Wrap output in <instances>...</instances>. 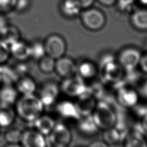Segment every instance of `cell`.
<instances>
[{"instance_id":"10","label":"cell","mask_w":147,"mask_h":147,"mask_svg":"<svg viewBox=\"0 0 147 147\" xmlns=\"http://www.w3.org/2000/svg\"><path fill=\"white\" fill-rule=\"evenodd\" d=\"M60 91V86L57 83L49 81L42 84L38 96L44 107H49L56 103Z\"/></svg>"},{"instance_id":"6","label":"cell","mask_w":147,"mask_h":147,"mask_svg":"<svg viewBox=\"0 0 147 147\" xmlns=\"http://www.w3.org/2000/svg\"><path fill=\"white\" fill-rule=\"evenodd\" d=\"M46 55L57 59L64 56L67 45L64 38L58 34L49 35L44 41Z\"/></svg>"},{"instance_id":"40","label":"cell","mask_w":147,"mask_h":147,"mask_svg":"<svg viewBox=\"0 0 147 147\" xmlns=\"http://www.w3.org/2000/svg\"><path fill=\"white\" fill-rule=\"evenodd\" d=\"M82 9L89 8L93 3L94 0H76Z\"/></svg>"},{"instance_id":"18","label":"cell","mask_w":147,"mask_h":147,"mask_svg":"<svg viewBox=\"0 0 147 147\" xmlns=\"http://www.w3.org/2000/svg\"><path fill=\"white\" fill-rule=\"evenodd\" d=\"M18 92L13 85L2 84L0 87V105L12 106L18 98Z\"/></svg>"},{"instance_id":"9","label":"cell","mask_w":147,"mask_h":147,"mask_svg":"<svg viewBox=\"0 0 147 147\" xmlns=\"http://www.w3.org/2000/svg\"><path fill=\"white\" fill-rule=\"evenodd\" d=\"M140 96L137 90L126 85L115 91V99L118 104L125 109H130L139 102Z\"/></svg>"},{"instance_id":"45","label":"cell","mask_w":147,"mask_h":147,"mask_svg":"<svg viewBox=\"0 0 147 147\" xmlns=\"http://www.w3.org/2000/svg\"><path fill=\"white\" fill-rule=\"evenodd\" d=\"M2 85V82H1V79H0V87H1V86Z\"/></svg>"},{"instance_id":"46","label":"cell","mask_w":147,"mask_h":147,"mask_svg":"<svg viewBox=\"0 0 147 147\" xmlns=\"http://www.w3.org/2000/svg\"><path fill=\"white\" fill-rule=\"evenodd\" d=\"M145 48H146V50H147V41H146V43H145Z\"/></svg>"},{"instance_id":"37","label":"cell","mask_w":147,"mask_h":147,"mask_svg":"<svg viewBox=\"0 0 147 147\" xmlns=\"http://www.w3.org/2000/svg\"><path fill=\"white\" fill-rule=\"evenodd\" d=\"M140 97L147 99V80L142 82L137 90Z\"/></svg>"},{"instance_id":"3","label":"cell","mask_w":147,"mask_h":147,"mask_svg":"<svg viewBox=\"0 0 147 147\" xmlns=\"http://www.w3.org/2000/svg\"><path fill=\"white\" fill-rule=\"evenodd\" d=\"M60 88V91L64 94L72 98H78L88 92V85L86 83L85 80L77 74L63 79Z\"/></svg>"},{"instance_id":"8","label":"cell","mask_w":147,"mask_h":147,"mask_svg":"<svg viewBox=\"0 0 147 147\" xmlns=\"http://www.w3.org/2000/svg\"><path fill=\"white\" fill-rule=\"evenodd\" d=\"M102 81L113 84L123 79L125 71L117 60L106 63L100 67Z\"/></svg>"},{"instance_id":"35","label":"cell","mask_w":147,"mask_h":147,"mask_svg":"<svg viewBox=\"0 0 147 147\" xmlns=\"http://www.w3.org/2000/svg\"><path fill=\"white\" fill-rule=\"evenodd\" d=\"M17 0H0V13H8L14 10Z\"/></svg>"},{"instance_id":"47","label":"cell","mask_w":147,"mask_h":147,"mask_svg":"<svg viewBox=\"0 0 147 147\" xmlns=\"http://www.w3.org/2000/svg\"><path fill=\"white\" fill-rule=\"evenodd\" d=\"M0 129H1V127H0Z\"/></svg>"},{"instance_id":"39","label":"cell","mask_w":147,"mask_h":147,"mask_svg":"<svg viewBox=\"0 0 147 147\" xmlns=\"http://www.w3.org/2000/svg\"><path fill=\"white\" fill-rule=\"evenodd\" d=\"M88 146L90 147H107L108 145L105 142V141L102 140H94L88 145Z\"/></svg>"},{"instance_id":"13","label":"cell","mask_w":147,"mask_h":147,"mask_svg":"<svg viewBox=\"0 0 147 147\" xmlns=\"http://www.w3.org/2000/svg\"><path fill=\"white\" fill-rule=\"evenodd\" d=\"M56 110L61 117L67 119L78 121L81 117L75 102L69 100H63L56 105Z\"/></svg>"},{"instance_id":"16","label":"cell","mask_w":147,"mask_h":147,"mask_svg":"<svg viewBox=\"0 0 147 147\" xmlns=\"http://www.w3.org/2000/svg\"><path fill=\"white\" fill-rule=\"evenodd\" d=\"M10 53L17 61H26L30 57L29 44L20 40L9 45Z\"/></svg>"},{"instance_id":"30","label":"cell","mask_w":147,"mask_h":147,"mask_svg":"<svg viewBox=\"0 0 147 147\" xmlns=\"http://www.w3.org/2000/svg\"><path fill=\"white\" fill-rule=\"evenodd\" d=\"M22 131L18 128L7 130L4 134V139L7 144H21Z\"/></svg>"},{"instance_id":"31","label":"cell","mask_w":147,"mask_h":147,"mask_svg":"<svg viewBox=\"0 0 147 147\" xmlns=\"http://www.w3.org/2000/svg\"><path fill=\"white\" fill-rule=\"evenodd\" d=\"M141 78V74L139 73L137 69L129 71H125L123 80L127 85L129 86L130 84H133L137 83Z\"/></svg>"},{"instance_id":"23","label":"cell","mask_w":147,"mask_h":147,"mask_svg":"<svg viewBox=\"0 0 147 147\" xmlns=\"http://www.w3.org/2000/svg\"><path fill=\"white\" fill-rule=\"evenodd\" d=\"M0 79L2 84L14 85L18 77L12 66L3 63L0 64Z\"/></svg>"},{"instance_id":"32","label":"cell","mask_w":147,"mask_h":147,"mask_svg":"<svg viewBox=\"0 0 147 147\" xmlns=\"http://www.w3.org/2000/svg\"><path fill=\"white\" fill-rule=\"evenodd\" d=\"M130 109L132 110L133 114L139 119H141L147 114V104L144 103H140L138 102Z\"/></svg>"},{"instance_id":"34","label":"cell","mask_w":147,"mask_h":147,"mask_svg":"<svg viewBox=\"0 0 147 147\" xmlns=\"http://www.w3.org/2000/svg\"><path fill=\"white\" fill-rule=\"evenodd\" d=\"M16 73L17 74L18 79L21 77L28 75L29 67L25 61H18V63L13 66Z\"/></svg>"},{"instance_id":"44","label":"cell","mask_w":147,"mask_h":147,"mask_svg":"<svg viewBox=\"0 0 147 147\" xmlns=\"http://www.w3.org/2000/svg\"><path fill=\"white\" fill-rule=\"evenodd\" d=\"M140 1L141 3L147 5V0H140Z\"/></svg>"},{"instance_id":"7","label":"cell","mask_w":147,"mask_h":147,"mask_svg":"<svg viewBox=\"0 0 147 147\" xmlns=\"http://www.w3.org/2000/svg\"><path fill=\"white\" fill-rule=\"evenodd\" d=\"M81 21L86 28L96 31L103 27L106 18L103 13L98 9L87 8L82 13Z\"/></svg>"},{"instance_id":"21","label":"cell","mask_w":147,"mask_h":147,"mask_svg":"<svg viewBox=\"0 0 147 147\" xmlns=\"http://www.w3.org/2000/svg\"><path fill=\"white\" fill-rule=\"evenodd\" d=\"M122 142L123 146L127 147L147 146V141L145 134L132 130L127 133Z\"/></svg>"},{"instance_id":"15","label":"cell","mask_w":147,"mask_h":147,"mask_svg":"<svg viewBox=\"0 0 147 147\" xmlns=\"http://www.w3.org/2000/svg\"><path fill=\"white\" fill-rule=\"evenodd\" d=\"M77 129L82 135L86 137L94 136L100 130L94 121L92 114L81 117L77 121Z\"/></svg>"},{"instance_id":"22","label":"cell","mask_w":147,"mask_h":147,"mask_svg":"<svg viewBox=\"0 0 147 147\" xmlns=\"http://www.w3.org/2000/svg\"><path fill=\"white\" fill-rule=\"evenodd\" d=\"M16 112L12 106L0 105V127L7 128L14 122Z\"/></svg>"},{"instance_id":"14","label":"cell","mask_w":147,"mask_h":147,"mask_svg":"<svg viewBox=\"0 0 147 147\" xmlns=\"http://www.w3.org/2000/svg\"><path fill=\"white\" fill-rule=\"evenodd\" d=\"M75 102L81 117L92 114L96 106L97 100L88 92L77 98Z\"/></svg>"},{"instance_id":"29","label":"cell","mask_w":147,"mask_h":147,"mask_svg":"<svg viewBox=\"0 0 147 147\" xmlns=\"http://www.w3.org/2000/svg\"><path fill=\"white\" fill-rule=\"evenodd\" d=\"M56 59L45 55L38 60L39 69L44 74H48L55 71Z\"/></svg>"},{"instance_id":"33","label":"cell","mask_w":147,"mask_h":147,"mask_svg":"<svg viewBox=\"0 0 147 147\" xmlns=\"http://www.w3.org/2000/svg\"><path fill=\"white\" fill-rule=\"evenodd\" d=\"M10 56L9 46L0 38V64L6 63Z\"/></svg>"},{"instance_id":"5","label":"cell","mask_w":147,"mask_h":147,"mask_svg":"<svg viewBox=\"0 0 147 147\" xmlns=\"http://www.w3.org/2000/svg\"><path fill=\"white\" fill-rule=\"evenodd\" d=\"M142 54L140 50L133 47H127L120 51L117 60L125 71L137 69L139 66Z\"/></svg>"},{"instance_id":"20","label":"cell","mask_w":147,"mask_h":147,"mask_svg":"<svg viewBox=\"0 0 147 147\" xmlns=\"http://www.w3.org/2000/svg\"><path fill=\"white\" fill-rule=\"evenodd\" d=\"M15 87L21 95L34 94L37 89L35 80L28 75L20 78L16 83Z\"/></svg>"},{"instance_id":"17","label":"cell","mask_w":147,"mask_h":147,"mask_svg":"<svg viewBox=\"0 0 147 147\" xmlns=\"http://www.w3.org/2000/svg\"><path fill=\"white\" fill-rule=\"evenodd\" d=\"M56 123L51 116L43 114L32 122L34 129L44 136H48Z\"/></svg>"},{"instance_id":"27","label":"cell","mask_w":147,"mask_h":147,"mask_svg":"<svg viewBox=\"0 0 147 147\" xmlns=\"http://www.w3.org/2000/svg\"><path fill=\"white\" fill-rule=\"evenodd\" d=\"M131 23L137 29L147 30V10H137L132 13Z\"/></svg>"},{"instance_id":"2","label":"cell","mask_w":147,"mask_h":147,"mask_svg":"<svg viewBox=\"0 0 147 147\" xmlns=\"http://www.w3.org/2000/svg\"><path fill=\"white\" fill-rule=\"evenodd\" d=\"M92 116L99 129L103 130L115 126L118 114L109 102L105 100H99Z\"/></svg>"},{"instance_id":"24","label":"cell","mask_w":147,"mask_h":147,"mask_svg":"<svg viewBox=\"0 0 147 147\" xmlns=\"http://www.w3.org/2000/svg\"><path fill=\"white\" fill-rule=\"evenodd\" d=\"M0 38L9 46L21 40V33L17 27L8 24L0 33Z\"/></svg>"},{"instance_id":"11","label":"cell","mask_w":147,"mask_h":147,"mask_svg":"<svg viewBox=\"0 0 147 147\" xmlns=\"http://www.w3.org/2000/svg\"><path fill=\"white\" fill-rule=\"evenodd\" d=\"M48 141L45 136L34 129L22 131L21 145L25 147H45Z\"/></svg>"},{"instance_id":"25","label":"cell","mask_w":147,"mask_h":147,"mask_svg":"<svg viewBox=\"0 0 147 147\" xmlns=\"http://www.w3.org/2000/svg\"><path fill=\"white\" fill-rule=\"evenodd\" d=\"M102 138L103 140L109 146L115 145L120 142H122L125 136L114 126L103 130Z\"/></svg>"},{"instance_id":"28","label":"cell","mask_w":147,"mask_h":147,"mask_svg":"<svg viewBox=\"0 0 147 147\" xmlns=\"http://www.w3.org/2000/svg\"><path fill=\"white\" fill-rule=\"evenodd\" d=\"M30 47V57L36 60H39L46 55L44 42L40 40H36L33 41Z\"/></svg>"},{"instance_id":"1","label":"cell","mask_w":147,"mask_h":147,"mask_svg":"<svg viewBox=\"0 0 147 147\" xmlns=\"http://www.w3.org/2000/svg\"><path fill=\"white\" fill-rule=\"evenodd\" d=\"M15 105L17 115L22 120L30 123L43 114L45 107L38 96L34 94L21 95Z\"/></svg>"},{"instance_id":"41","label":"cell","mask_w":147,"mask_h":147,"mask_svg":"<svg viewBox=\"0 0 147 147\" xmlns=\"http://www.w3.org/2000/svg\"><path fill=\"white\" fill-rule=\"evenodd\" d=\"M7 25L8 22L6 18L2 15V14L0 13V33Z\"/></svg>"},{"instance_id":"36","label":"cell","mask_w":147,"mask_h":147,"mask_svg":"<svg viewBox=\"0 0 147 147\" xmlns=\"http://www.w3.org/2000/svg\"><path fill=\"white\" fill-rule=\"evenodd\" d=\"M30 5V0H17L14 10L17 11L26 10Z\"/></svg>"},{"instance_id":"26","label":"cell","mask_w":147,"mask_h":147,"mask_svg":"<svg viewBox=\"0 0 147 147\" xmlns=\"http://www.w3.org/2000/svg\"><path fill=\"white\" fill-rule=\"evenodd\" d=\"M60 9L63 15L68 18H74L80 14L82 7L76 0H63Z\"/></svg>"},{"instance_id":"4","label":"cell","mask_w":147,"mask_h":147,"mask_svg":"<svg viewBox=\"0 0 147 147\" xmlns=\"http://www.w3.org/2000/svg\"><path fill=\"white\" fill-rule=\"evenodd\" d=\"M72 138L68 126L63 122H58L48 134V142L55 147H65L70 144Z\"/></svg>"},{"instance_id":"38","label":"cell","mask_w":147,"mask_h":147,"mask_svg":"<svg viewBox=\"0 0 147 147\" xmlns=\"http://www.w3.org/2000/svg\"><path fill=\"white\" fill-rule=\"evenodd\" d=\"M139 67L142 72L147 74V52L145 55H142Z\"/></svg>"},{"instance_id":"19","label":"cell","mask_w":147,"mask_h":147,"mask_svg":"<svg viewBox=\"0 0 147 147\" xmlns=\"http://www.w3.org/2000/svg\"><path fill=\"white\" fill-rule=\"evenodd\" d=\"M98 72L97 65L92 61L85 60L77 64L76 74L84 80L95 78Z\"/></svg>"},{"instance_id":"12","label":"cell","mask_w":147,"mask_h":147,"mask_svg":"<svg viewBox=\"0 0 147 147\" xmlns=\"http://www.w3.org/2000/svg\"><path fill=\"white\" fill-rule=\"evenodd\" d=\"M76 69L77 64L69 57L63 56L56 60L55 71L63 79L75 75Z\"/></svg>"},{"instance_id":"43","label":"cell","mask_w":147,"mask_h":147,"mask_svg":"<svg viewBox=\"0 0 147 147\" xmlns=\"http://www.w3.org/2000/svg\"><path fill=\"white\" fill-rule=\"evenodd\" d=\"M102 4L106 6H111L115 3L117 0H98Z\"/></svg>"},{"instance_id":"42","label":"cell","mask_w":147,"mask_h":147,"mask_svg":"<svg viewBox=\"0 0 147 147\" xmlns=\"http://www.w3.org/2000/svg\"><path fill=\"white\" fill-rule=\"evenodd\" d=\"M141 125L146 133H147V114L140 119Z\"/></svg>"}]
</instances>
